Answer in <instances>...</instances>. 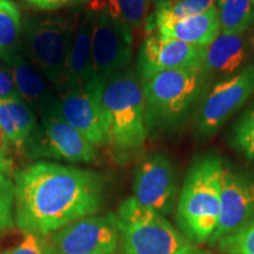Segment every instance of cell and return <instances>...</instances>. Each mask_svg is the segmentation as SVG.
Instances as JSON below:
<instances>
[{"mask_svg": "<svg viewBox=\"0 0 254 254\" xmlns=\"http://www.w3.org/2000/svg\"><path fill=\"white\" fill-rule=\"evenodd\" d=\"M13 184L14 224L24 233L47 236L103 206V177L91 170L37 161L18 171Z\"/></svg>", "mask_w": 254, "mask_h": 254, "instance_id": "1", "label": "cell"}, {"mask_svg": "<svg viewBox=\"0 0 254 254\" xmlns=\"http://www.w3.org/2000/svg\"><path fill=\"white\" fill-rule=\"evenodd\" d=\"M106 146L113 159L125 164L140 153L147 139L142 82L129 66L101 80Z\"/></svg>", "mask_w": 254, "mask_h": 254, "instance_id": "2", "label": "cell"}, {"mask_svg": "<svg viewBox=\"0 0 254 254\" xmlns=\"http://www.w3.org/2000/svg\"><path fill=\"white\" fill-rule=\"evenodd\" d=\"M208 80L200 65L160 72L141 81L147 131H171L182 125Z\"/></svg>", "mask_w": 254, "mask_h": 254, "instance_id": "3", "label": "cell"}, {"mask_svg": "<svg viewBox=\"0 0 254 254\" xmlns=\"http://www.w3.org/2000/svg\"><path fill=\"white\" fill-rule=\"evenodd\" d=\"M222 171L221 159L206 154L196 159L187 172L178 201L177 220L193 243L208 241L217 226Z\"/></svg>", "mask_w": 254, "mask_h": 254, "instance_id": "4", "label": "cell"}, {"mask_svg": "<svg viewBox=\"0 0 254 254\" xmlns=\"http://www.w3.org/2000/svg\"><path fill=\"white\" fill-rule=\"evenodd\" d=\"M77 19L64 15L26 17L20 51L58 93Z\"/></svg>", "mask_w": 254, "mask_h": 254, "instance_id": "5", "label": "cell"}, {"mask_svg": "<svg viewBox=\"0 0 254 254\" xmlns=\"http://www.w3.org/2000/svg\"><path fill=\"white\" fill-rule=\"evenodd\" d=\"M116 215L125 254H182L193 249L164 215L142 207L133 196L119 206Z\"/></svg>", "mask_w": 254, "mask_h": 254, "instance_id": "6", "label": "cell"}, {"mask_svg": "<svg viewBox=\"0 0 254 254\" xmlns=\"http://www.w3.org/2000/svg\"><path fill=\"white\" fill-rule=\"evenodd\" d=\"M28 158L56 159L72 164L97 160V147L64 120L56 110L41 114L24 146Z\"/></svg>", "mask_w": 254, "mask_h": 254, "instance_id": "7", "label": "cell"}, {"mask_svg": "<svg viewBox=\"0 0 254 254\" xmlns=\"http://www.w3.org/2000/svg\"><path fill=\"white\" fill-rule=\"evenodd\" d=\"M254 93V65H247L209 88L194 116L196 134L214 135Z\"/></svg>", "mask_w": 254, "mask_h": 254, "instance_id": "8", "label": "cell"}, {"mask_svg": "<svg viewBox=\"0 0 254 254\" xmlns=\"http://www.w3.org/2000/svg\"><path fill=\"white\" fill-rule=\"evenodd\" d=\"M50 254L114 253L120 241L117 215L92 214L46 236Z\"/></svg>", "mask_w": 254, "mask_h": 254, "instance_id": "9", "label": "cell"}, {"mask_svg": "<svg viewBox=\"0 0 254 254\" xmlns=\"http://www.w3.org/2000/svg\"><path fill=\"white\" fill-rule=\"evenodd\" d=\"M93 9L97 11V18L92 41V68L93 77L104 80L113 73L129 67L133 34L128 25L105 8Z\"/></svg>", "mask_w": 254, "mask_h": 254, "instance_id": "10", "label": "cell"}, {"mask_svg": "<svg viewBox=\"0 0 254 254\" xmlns=\"http://www.w3.org/2000/svg\"><path fill=\"white\" fill-rule=\"evenodd\" d=\"M100 79L92 77L80 86L58 94L56 111L95 147L106 145V127L100 100Z\"/></svg>", "mask_w": 254, "mask_h": 254, "instance_id": "11", "label": "cell"}, {"mask_svg": "<svg viewBox=\"0 0 254 254\" xmlns=\"http://www.w3.org/2000/svg\"><path fill=\"white\" fill-rule=\"evenodd\" d=\"M254 221V179L232 167L224 166L221 177L220 211L217 226L209 238L215 245Z\"/></svg>", "mask_w": 254, "mask_h": 254, "instance_id": "12", "label": "cell"}, {"mask_svg": "<svg viewBox=\"0 0 254 254\" xmlns=\"http://www.w3.org/2000/svg\"><path fill=\"white\" fill-rule=\"evenodd\" d=\"M176 195V170L167 155L153 153L136 165L133 199L139 205L165 215L172 211Z\"/></svg>", "mask_w": 254, "mask_h": 254, "instance_id": "13", "label": "cell"}, {"mask_svg": "<svg viewBox=\"0 0 254 254\" xmlns=\"http://www.w3.org/2000/svg\"><path fill=\"white\" fill-rule=\"evenodd\" d=\"M205 49L159 33H150L139 50L136 73L144 81L160 72L200 66L204 62Z\"/></svg>", "mask_w": 254, "mask_h": 254, "instance_id": "14", "label": "cell"}, {"mask_svg": "<svg viewBox=\"0 0 254 254\" xmlns=\"http://www.w3.org/2000/svg\"><path fill=\"white\" fill-rule=\"evenodd\" d=\"M95 18H97V11L88 8L77 23L66 59L62 87L58 94L68 88L80 86L93 77L92 41H93Z\"/></svg>", "mask_w": 254, "mask_h": 254, "instance_id": "15", "label": "cell"}, {"mask_svg": "<svg viewBox=\"0 0 254 254\" xmlns=\"http://www.w3.org/2000/svg\"><path fill=\"white\" fill-rule=\"evenodd\" d=\"M11 71L19 97L26 103L34 113L41 114L56 110L58 95L49 87V82L41 73L23 56L17 52L2 60Z\"/></svg>", "mask_w": 254, "mask_h": 254, "instance_id": "16", "label": "cell"}, {"mask_svg": "<svg viewBox=\"0 0 254 254\" xmlns=\"http://www.w3.org/2000/svg\"><path fill=\"white\" fill-rule=\"evenodd\" d=\"M244 34L220 33L211 45L206 47L202 67L209 77L212 74L230 75L243 68L250 49Z\"/></svg>", "mask_w": 254, "mask_h": 254, "instance_id": "17", "label": "cell"}, {"mask_svg": "<svg viewBox=\"0 0 254 254\" xmlns=\"http://www.w3.org/2000/svg\"><path fill=\"white\" fill-rule=\"evenodd\" d=\"M154 33L205 49L221 33L217 5L201 14L161 25Z\"/></svg>", "mask_w": 254, "mask_h": 254, "instance_id": "18", "label": "cell"}, {"mask_svg": "<svg viewBox=\"0 0 254 254\" xmlns=\"http://www.w3.org/2000/svg\"><path fill=\"white\" fill-rule=\"evenodd\" d=\"M218 0H158L145 23L146 33H154L161 25L193 17L208 11Z\"/></svg>", "mask_w": 254, "mask_h": 254, "instance_id": "19", "label": "cell"}, {"mask_svg": "<svg viewBox=\"0 0 254 254\" xmlns=\"http://www.w3.org/2000/svg\"><path fill=\"white\" fill-rule=\"evenodd\" d=\"M23 20L17 5L8 0L0 1V59L5 60L20 52Z\"/></svg>", "mask_w": 254, "mask_h": 254, "instance_id": "20", "label": "cell"}, {"mask_svg": "<svg viewBox=\"0 0 254 254\" xmlns=\"http://www.w3.org/2000/svg\"><path fill=\"white\" fill-rule=\"evenodd\" d=\"M218 18L224 34H241L254 21L252 0H218Z\"/></svg>", "mask_w": 254, "mask_h": 254, "instance_id": "21", "label": "cell"}, {"mask_svg": "<svg viewBox=\"0 0 254 254\" xmlns=\"http://www.w3.org/2000/svg\"><path fill=\"white\" fill-rule=\"evenodd\" d=\"M90 7L105 8L131 28L139 30L145 26L150 15L151 0H104L103 2H92Z\"/></svg>", "mask_w": 254, "mask_h": 254, "instance_id": "22", "label": "cell"}, {"mask_svg": "<svg viewBox=\"0 0 254 254\" xmlns=\"http://www.w3.org/2000/svg\"><path fill=\"white\" fill-rule=\"evenodd\" d=\"M231 138L237 150L254 159V101L233 126Z\"/></svg>", "mask_w": 254, "mask_h": 254, "instance_id": "23", "label": "cell"}, {"mask_svg": "<svg viewBox=\"0 0 254 254\" xmlns=\"http://www.w3.org/2000/svg\"><path fill=\"white\" fill-rule=\"evenodd\" d=\"M6 103H7L9 113L17 126L21 141L25 146L27 138L34 129V127L37 126L36 113L20 97L6 99Z\"/></svg>", "mask_w": 254, "mask_h": 254, "instance_id": "24", "label": "cell"}, {"mask_svg": "<svg viewBox=\"0 0 254 254\" xmlns=\"http://www.w3.org/2000/svg\"><path fill=\"white\" fill-rule=\"evenodd\" d=\"M222 254H254V221L218 243Z\"/></svg>", "mask_w": 254, "mask_h": 254, "instance_id": "25", "label": "cell"}, {"mask_svg": "<svg viewBox=\"0 0 254 254\" xmlns=\"http://www.w3.org/2000/svg\"><path fill=\"white\" fill-rule=\"evenodd\" d=\"M14 224V184L11 178L0 183V232Z\"/></svg>", "mask_w": 254, "mask_h": 254, "instance_id": "26", "label": "cell"}, {"mask_svg": "<svg viewBox=\"0 0 254 254\" xmlns=\"http://www.w3.org/2000/svg\"><path fill=\"white\" fill-rule=\"evenodd\" d=\"M5 254H50L46 236L37 233H24L17 246L5 251Z\"/></svg>", "mask_w": 254, "mask_h": 254, "instance_id": "27", "label": "cell"}, {"mask_svg": "<svg viewBox=\"0 0 254 254\" xmlns=\"http://www.w3.org/2000/svg\"><path fill=\"white\" fill-rule=\"evenodd\" d=\"M0 128L5 133L6 138L8 139L12 147L15 148L18 152L24 151V144L21 141L20 135H19L14 120L9 113L6 100H0Z\"/></svg>", "mask_w": 254, "mask_h": 254, "instance_id": "28", "label": "cell"}, {"mask_svg": "<svg viewBox=\"0 0 254 254\" xmlns=\"http://www.w3.org/2000/svg\"><path fill=\"white\" fill-rule=\"evenodd\" d=\"M15 97H19V94L11 71L6 65H0V100L11 99Z\"/></svg>", "mask_w": 254, "mask_h": 254, "instance_id": "29", "label": "cell"}, {"mask_svg": "<svg viewBox=\"0 0 254 254\" xmlns=\"http://www.w3.org/2000/svg\"><path fill=\"white\" fill-rule=\"evenodd\" d=\"M12 145L6 138L5 133L0 128V171L9 177L12 171V157H11Z\"/></svg>", "mask_w": 254, "mask_h": 254, "instance_id": "30", "label": "cell"}, {"mask_svg": "<svg viewBox=\"0 0 254 254\" xmlns=\"http://www.w3.org/2000/svg\"><path fill=\"white\" fill-rule=\"evenodd\" d=\"M32 5L43 11H55L66 6H74L91 1V0H27Z\"/></svg>", "mask_w": 254, "mask_h": 254, "instance_id": "31", "label": "cell"}, {"mask_svg": "<svg viewBox=\"0 0 254 254\" xmlns=\"http://www.w3.org/2000/svg\"><path fill=\"white\" fill-rule=\"evenodd\" d=\"M182 254H209V253L204 252V251H198V250H195L194 247H193V249L186 251V252H184Z\"/></svg>", "mask_w": 254, "mask_h": 254, "instance_id": "32", "label": "cell"}, {"mask_svg": "<svg viewBox=\"0 0 254 254\" xmlns=\"http://www.w3.org/2000/svg\"><path fill=\"white\" fill-rule=\"evenodd\" d=\"M6 178H8V177H7V176H5V174L2 173L1 171H0V183H1L2 180H4V179H6Z\"/></svg>", "mask_w": 254, "mask_h": 254, "instance_id": "33", "label": "cell"}, {"mask_svg": "<svg viewBox=\"0 0 254 254\" xmlns=\"http://www.w3.org/2000/svg\"><path fill=\"white\" fill-rule=\"evenodd\" d=\"M98 254H117V252H114V253H98Z\"/></svg>", "mask_w": 254, "mask_h": 254, "instance_id": "34", "label": "cell"}, {"mask_svg": "<svg viewBox=\"0 0 254 254\" xmlns=\"http://www.w3.org/2000/svg\"><path fill=\"white\" fill-rule=\"evenodd\" d=\"M0 254H5V252H0Z\"/></svg>", "mask_w": 254, "mask_h": 254, "instance_id": "35", "label": "cell"}, {"mask_svg": "<svg viewBox=\"0 0 254 254\" xmlns=\"http://www.w3.org/2000/svg\"><path fill=\"white\" fill-rule=\"evenodd\" d=\"M252 1H253V4H254V0H252Z\"/></svg>", "mask_w": 254, "mask_h": 254, "instance_id": "36", "label": "cell"}, {"mask_svg": "<svg viewBox=\"0 0 254 254\" xmlns=\"http://www.w3.org/2000/svg\"><path fill=\"white\" fill-rule=\"evenodd\" d=\"M0 1H1V0H0Z\"/></svg>", "mask_w": 254, "mask_h": 254, "instance_id": "37", "label": "cell"}, {"mask_svg": "<svg viewBox=\"0 0 254 254\" xmlns=\"http://www.w3.org/2000/svg\"><path fill=\"white\" fill-rule=\"evenodd\" d=\"M157 1H158V0H157Z\"/></svg>", "mask_w": 254, "mask_h": 254, "instance_id": "38", "label": "cell"}]
</instances>
